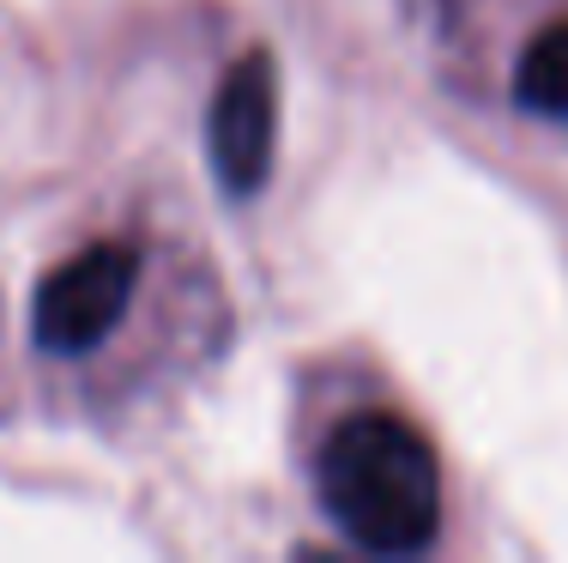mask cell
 <instances>
[{
    "label": "cell",
    "mask_w": 568,
    "mask_h": 563,
    "mask_svg": "<svg viewBox=\"0 0 568 563\" xmlns=\"http://www.w3.org/2000/svg\"><path fill=\"white\" fill-rule=\"evenodd\" d=\"M514 98L532 115H545V122H568V19L545 24L526 43L520 73H514Z\"/></svg>",
    "instance_id": "cell-4"
},
{
    "label": "cell",
    "mask_w": 568,
    "mask_h": 563,
    "mask_svg": "<svg viewBox=\"0 0 568 563\" xmlns=\"http://www.w3.org/2000/svg\"><path fill=\"white\" fill-rule=\"evenodd\" d=\"M212 170H219L224 194H254L273 170V140H278V79L273 56L254 49L224 73L219 98H212Z\"/></svg>",
    "instance_id": "cell-3"
},
{
    "label": "cell",
    "mask_w": 568,
    "mask_h": 563,
    "mask_svg": "<svg viewBox=\"0 0 568 563\" xmlns=\"http://www.w3.org/2000/svg\"><path fill=\"white\" fill-rule=\"evenodd\" d=\"M315 491L333 527L382 557L424 552L442 527L436 449L399 412H351L321 449Z\"/></svg>",
    "instance_id": "cell-1"
},
{
    "label": "cell",
    "mask_w": 568,
    "mask_h": 563,
    "mask_svg": "<svg viewBox=\"0 0 568 563\" xmlns=\"http://www.w3.org/2000/svg\"><path fill=\"white\" fill-rule=\"evenodd\" d=\"M133 285H140V254L128 243H85L79 254H67L31 298L37 345L49 358H85L128 315Z\"/></svg>",
    "instance_id": "cell-2"
}]
</instances>
